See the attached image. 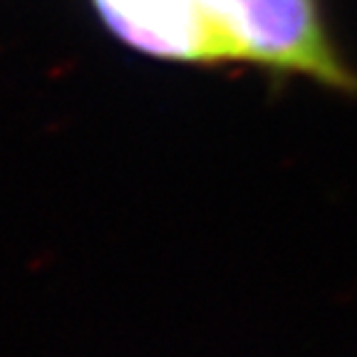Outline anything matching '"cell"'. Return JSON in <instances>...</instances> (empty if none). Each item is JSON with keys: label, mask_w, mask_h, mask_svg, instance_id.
I'll return each mask as SVG.
<instances>
[{"label": "cell", "mask_w": 357, "mask_h": 357, "mask_svg": "<svg viewBox=\"0 0 357 357\" xmlns=\"http://www.w3.org/2000/svg\"><path fill=\"white\" fill-rule=\"evenodd\" d=\"M234 65L357 97V67L330 28L325 0H206Z\"/></svg>", "instance_id": "6da1fadb"}, {"label": "cell", "mask_w": 357, "mask_h": 357, "mask_svg": "<svg viewBox=\"0 0 357 357\" xmlns=\"http://www.w3.org/2000/svg\"><path fill=\"white\" fill-rule=\"evenodd\" d=\"M112 38L149 60L186 67H231L229 47L206 0H89Z\"/></svg>", "instance_id": "7a4b0ae2"}]
</instances>
